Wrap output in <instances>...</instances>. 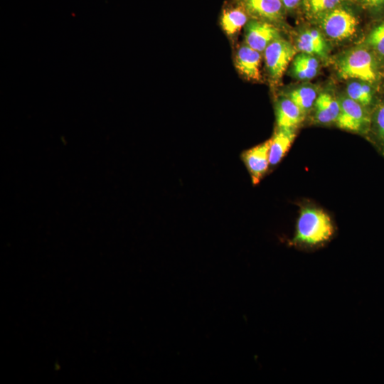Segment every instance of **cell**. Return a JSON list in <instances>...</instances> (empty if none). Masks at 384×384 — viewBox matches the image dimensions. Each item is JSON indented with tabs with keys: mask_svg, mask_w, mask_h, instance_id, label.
Masks as SVG:
<instances>
[{
	"mask_svg": "<svg viewBox=\"0 0 384 384\" xmlns=\"http://www.w3.org/2000/svg\"><path fill=\"white\" fill-rule=\"evenodd\" d=\"M338 101L340 112L336 122V125L346 131L368 135L371 114L367 108L348 96L341 97Z\"/></svg>",
	"mask_w": 384,
	"mask_h": 384,
	"instance_id": "277c9868",
	"label": "cell"
},
{
	"mask_svg": "<svg viewBox=\"0 0 384 384\" xmlns=\"http://www.w3.org/2000/svg\"><path fill=\"white\" fill-rule=\"evenodd\" d=\"M283 6L287 9H294L299 6L302 0H280Z\"/></svg>",
	"mask_w": 384,
	"mask_h": 384,
	"instance_id": "7402d4cb",
	"label": "cell"
},
{
	"mask_svg": "<svg viewBox=\"0 0 384 384\" xmlns=\"http://www.w3.org/2000/svg\"><path fill=\"white\" fill-rule=\"evenodd\" d=\"M334 233V223L326 212L305 206L300 211L291 244L303 249L317 248L330 241Z\"/></svg>",
	"mask_w": 384,
	"mask_h": 384,
	"instance_id": "6da1fadb",
	"label": "cell"
},
{
	"mask_svg": "<svg viewBox=\"0 0 384 384\" xmlns=\"http://www.w3.org/2000/svg\"><path fill=\"white\" fill-rule=\"evenodd\" d=\"M364 7L369 9H377L384 6V0H358Z\"/></svg>",
	"mask_w": 384,
	"mask_h": 384,
	"instance_id": "44dd1931",
	"label": "cell"
},
{
	"mask_svg": "<svg viewBox=\"0 0 384 384\" xmlns=\"http://www.w3.org/2000/svg\"><path fill=\"white\" fill-rule=\"evenodd\" d=\"M240 4L259 20L278 21L283 16L284 6L280 0H240Z\"/></svg>",
	"mask_w": 384,
	"mask_h": 384,
	"instance_id": "9c48e42d",
	"label": "cell"
},
{
	"mask_svg": "<svg viewBox=\"0 0 384 384\" xmlns=\"http://www.w3.org/2000/svg\"><path fill=\"white\" fill-rule=\"evenodd\" d=\"M296 53L297 48L288 41L280 37L267 46L264 50V58L272 80L278 81L282 78Z\"/></svg>",
	"mask_w": 384,
	"mask_h": 384,
	"instance_id": "5b68a950",
	"label": "cell"
},
{
	"mask_svg": "<svg viewBox=\"0 0 384 384\" xmlns=\"http://www.w3.org/2000/svg\"><path fill=\"white\" fill-rule=\"evenodd\" d=\"M277 128L296 129L304 119L305 113L287 96L276 104Z\"/></svg>",
	"mask_w": 384,
	"mask_h": 384,
	"instance_id": "30bf717a",
	"label": "cell"
},
{
	"mask_svg": "<svg viewBox=\"0 0 384 384\" xmlns=\"http://www.w3.org/2000/svg\"><path fill=\"white\" fill-rule=\"evenodd\" d=\"M370 131V141L384 156V102L378 105L371 114Z\"/></svg>",
	"mask_w": 384,
	"mask_h": 384,
	"instance_id": "2e32d148",
	"label": "cell"
},
{
	"mask_svg": "<svg viewBox=\"0 0 384 384\" xmlns=\"http://www.w3.org/2000/svg\"><path fill=\"white\" fill-rule=\"evenodd\" d=\"M319 68V63L315 55L300 53L293 59L292 71L299 80H309L314 78Z\"/></svg>",
	"mask_w": 384,
	"mask_h": 384,
	"instance_id": "9a60e30c",
	"label": "cell"
},
{
	"mask_svg": "<svg viewBox=\"0 0 384 384\" xmlns=\"http://www.w3.org/2000/svg\"><path fill=\"white\" fill-rule=\"evenodd\" d=\"M235 65L239 73L248 80L260 81L261 74V53L246 43L241 45L235 54Z\"/></svg>",
	"mask_w": 384,
	"mask_h": 384,
	"instance_id": "ba28073f",
	"label": "cell"
},
{
	"mask_svg": "<svg viewBox=\"0 0 384 384\" xmlns=\"http://www.w3.org/2000/svg\"><path fill=\"white\" fill-rule=\"evenodd\" d=\"M347 96L365 107L372 105L373 95L369 83L363 81H353L347 86Z\"/></svg>",
	"mask_w": 384,
	"mask_h": 384,
	"instance_id": "ac0fdd59",
	"label": "cell"
},
{
	"mask_svg": "<svg viewBox=\"0 0 384 384\" xmlns=\"http://www.w3.org/2000/svg\"><path fill=\"white\" fill-rule=\"evenodd\" d=\"M317 96L316 90L307 85L292 90L287 95L305 114L314 107Z\"/></svg>",
	"mask_w": 384,
	"mask_h": 384,
	"instance_id": "e0dca14e",
	"label": "cell"
},
{
	"mask_svg": "<svg viewBox=\"0 0 384 384\" xmlns=\"http://www.w3.org/2000/svg\"><path fill=\"white\" fill-rule=\"evenodd\" d=\"M341 0H304L306 12L311 16L320 17L340 6Z\"/></svg>",
	"mask_w": 384,
	"mask_h": 384,
	"instance_id": "d6986e66",
	"label": "cell"
},
{
	"mask_svg": "<svg viewBox=\"0 0 384 384\" xmlns=\"http://www.w3.org/2000/svg\"><path fill=\"white\" fill-rule=\"evenodd\" d=\"M314 120L319 124L336 122L340 112V104L329 92L318 95L314 105Z\"/></svg>",
	"mask_w": 384,
	"mask_h": 384,
	"instance_id": "7c38bea8",
	"label": "cell"
},
{
	"mask_svg": "<svg viewBox=\"0 0 384 384\" xmlns=\"http://www.w3.org/2000/svg\"><path fill=\"white\" fill-rule=\"evenodd\" d=\"M337 70L343 79L373 83L378 78L376 60L373 55L363 48L351 50L343 55L338 62Z\"/></svg>",
	"mask_w": 384,
	"mask_h": 384,
	"instance_id": "7a4b0ae2",
	"label": "cell"
},
{
	"mask_svg": "<svg viewBox=\"0 0 384 384\" xmlns=\"http://www.w3.org/2000/svg\"><path fill=\"white\" fill-rule=\"evenodd\" d=\"M319 18L324 33L332 40H346L356 32L357 18L347 8L338 6Z\"/></svg>",
	"mask_w": 384,
	"mask_h": 384,
	"instance_id": "3957f363",
	"label": "cell"
},
{
	"mask_svg": "<svg viewBox=\"0 0 384 384\" xmlns=\"http://www.w3.org/2000/svg\"><path fill=\"white\" fill-rule=\"evenodd\" d=\"M296 137L295 129H279L271 138L269 151L270 166L278 164L290 149Z\"/></svg>",
	"mask_w": 384,
	"mask_h": 384,
	"instance_id": "4fadbf2b",
	"label": "cell"
},
{
	"mask_svg": "<svg viewBox=\"0 0 384 384\" xmlns=\"http://www.w3.org/2000/svg\"><path fill=\"white\" fill-rule=\"evenodd\" d=\"M245 43L260 53L267 46L279 38L278 29L271 22L253 19L247 23L245 28Z\"/></svg>",
	"mask_w": 384,
	"mask_h": 384,
	"instance_id": "8992f818",
	"label": "cell"
},
{
	"mask_svg": "<svg viewBox=\"0 0 384 384\" xmlns=\"http://www.w3.org/2000/svg\"><path fill=\"white\" fill-rule=\"evenodd\" d=\"M297 50L301 53L325 57L328 46L322 33L314 28H307L302 32L296 43Z\"/></svg>",
	"mask_w": 384,
	"mask_h": 384,
	"instance_id": "8fae6325",
	"label": "cell"
},
{
	"mask_svg": "<svg viewBox=\"0 0 384 384\" xmlns=\"http://www.w3.org/2000/svg\"><path fill=\"white\" fill-rule=\"evenodd\" d=\"M271 139L253 146L242 154V159L251 176L253 184L260 182L269 166V151Z\"/></svg>",
	"mask_w": 384,
	"mask_h": 384,
	"instance_id": "52a82bcc",
	"label": "cell"
},
{
	"mask_svg": "<svg viewBox=\"0 0 384 384\" xmlns=\"http://www.w3.org/2000/svg\"><path fill=\"white\" fill-rule=\"evenodd\" d=\"M247 12L242 5L225 9L220 16V25L228 36L237 34L248 21Z\"/></svg>",
	"mask_w": 384,
	"mask_h": 384,
	"instance_id": "5bb4252c",
	"label": "cell"
},
{
	"mask_svg": "<svg viewBox=\"0 0 384 384\" xmlns=\"http://www.w3.org/2000/svg\"><path fill=\"white\" fill-rule=\"evenodd\" d=\"M366 43L378 55L384 57V21L370 31Z\"/></svg>",
	"mask_w": 384,
	"mask_h": 384,
	"instance_id": "ffe728a7",
	"label": "cell"
}]
</instances>
